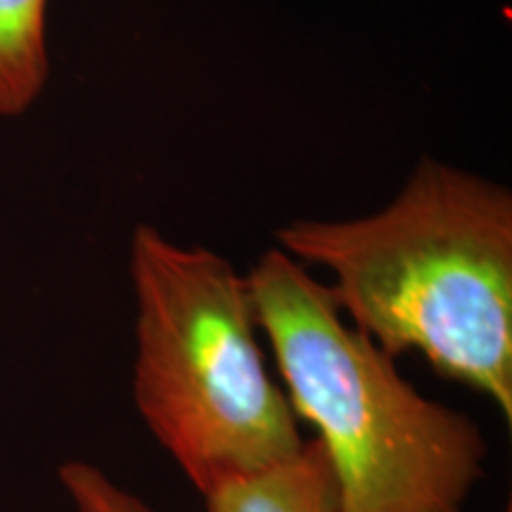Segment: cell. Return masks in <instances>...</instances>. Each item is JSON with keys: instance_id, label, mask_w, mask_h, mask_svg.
Segmentation results:
<instances>
[{"instance_id": "4", "label": "cell", "mask_w": 512, "mask_h": 512, "mask_svg": "<svg viewBox=\"0 0 512 512\" xmlns=\"http://www.w3.org/2000/svg\"><path fill=\"white\" fill-rule=\"evenodd\" d=\"M202 501L207 512H337V489L323 448L306 439L294 458L223 484Z\"/></svg>"}, {"instance_id": "2", "label": "cell", "mask_w": 512, "mask_h": 512, "mask_svg": "<svg viewBox=\"0 0 512 512\" xmlns=\"http://www.w3.org/2000/svg\"><path fill=\"white\" fill-rule=\"evenodd\" d=\"M247 285L275 375L328 458L337 512H465L486 477L482 427L418 392L280 247Z\"/></svg>"}, {"instance_id": "1", "label": "cell", "mask_w": 512, "mask_h": 512, "mask_svg": "<svg viewBox=\"0 0 512 512\" xmlns=\"http://www.w3.org/2000/svg\"><path fill=\"white\" fill-rule=\"evenodd\" d=\"M278 247L332 275L339 311L389 356L437 375L512 422V195L425 159L396 200L349 221H294Z\"/></svg>"}, {"instance_id": "3", "label": "cell", "mask_w": 512, "mask_h": 512, "mask_svg": "<svg viewBox=\"0 0 512 512\" xmlns=\"http://www.w3.org/2000/svg\"><path fill=\"white\" fill-rule=\"evenodd\" d=\"M133 403L202 498L285 463L306 439L268 368L247 275L152 226L131 240Z\"/></svg>"}, {"instance_id": "7", "label": "cell", "mask_w": 512, "mask_h": 512, "mask_svg": "<svg viewBox=\"0 0 512 512\" xmlns=\"http://www.w3.org/2000/svg\"><path fill=\"white\" fill-rule=\"evenodd\" d=\"M505 512H512V510H510V508H505Z\"/></svg>"}, {"instance_id": "5", "label": "cell", "mask_w": 512, "mask_h": 512, "mask_svg": "<svg viewBox=\"0 0 512 512\" xmlns=\"http://www.w3.org/2000/svg\"><path fill=\"white\" fill-rule=\"evenodd\" d=\"M48 0H0V114L17 117L48 81Z\"/></svg>"}, {"instance_id": "6", "label": "cell", "mask_w": 512, "mask_h": 512, "mask_svg": "<svg viewBox=\"0 0 512 512\" xmlns=\"http://www.w3.org/2000/svg\"><path fill=\"white\" fill-rule=\"evenodd\" d=\"M60 482L79 512H155L150 503L119 486L95 465H62Z\"/></svg>"}]
</instances>
